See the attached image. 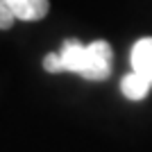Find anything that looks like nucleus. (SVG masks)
<instances>
[{"label":"nucleus","mask_w":152,"mask_h":152,"mask_svg":"<svg viewBox=\"0 0 152 152\" xmlns=\"http://www.w3.org/2000/svg\"><path fill=\"white\" fill-rule=\"evenodd\" d=\"M16 20V14L12 12V7L5 0H0V30H9Z\"/></svg>","instance_id":"39448f33"},{"label":"nucleus","mask_w":152,"mask_h":152,"mask_svg":"<svg viewBox=\"0 0 152 152\" xmlns=\"http://www.w3.org/2000/svg\"><path fill=\"white\" fill-rule=\"evenodd\" d=\"M152 89V82L148 80L145 75H141V73H127L125 77H123L121 82V91L125 98H129V100H143L148 93H150Z\"/></svg>","instance_id":"20e7f679"},{"label":"nucleus","mask_w":152,"mask_h":152,"mask_svg":"<svg viewBox=\"0 0 152 152\" xmlns=\"http://www.w3.org/2000/svg\"><path fill=\"white\" fill-rule=\"evenodd\" d=\"M43 68L48 73H61V61H59V52H50L43 59Z\"/></svg>","instance_id":"423d86ee"},{"label":"nucleus","mask_w":152,"mask_h":152,"mask_svg":"<svg viewBox=\"0 0 152 152\" xmlns=\"http://www.w3.org/2000/svg\"><path fill=\"white\" fill-rule=\"evenodd\" d=\"M16 14V20H41L50 9L48 0H5Z\"/></svg>","instance_id":"7ed1b4c3"},{"label":"nucleus","mask_w":152,"mask_h":152,"mask_svg":"<svg viewBox=\"0 0 152 152\" xmlns=\"http://www.w3.org/2000/svg\"><path fill=\"white\" fill-rule=\"evenodd\" d=\"M59 61L61 70L77 73V75L102 82L111 75V61H114V50L107 41H93V43H80L75 39L64 41L59 50Z\"/></svg>","instance_id":"f257e3e1"},{"label":"nucleus","mask_w":152,"mask_h":152,"mask_svg":"<svg viewBox=\"0 0 152 152\" xmlns=\"http://www.w3.org/2000/svg\"><path fill=\"white\" fill-rule=\"evenodd\" d=\"M132 70L145 75L152 82V37L139 39L132 45Z\"/></svg>","instance_id":"f03ea898"}]
</instances>
